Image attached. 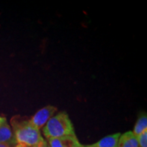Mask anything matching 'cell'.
<instances>
[{
	"mask_svg": "<svg viewBox=\"0 0 147 147\" xmlns=\"http://www.w3.org/2000/svg\"><path fill=\"white\" fill-rule=\"evenodd\" d=\"M11 125L17 144L32 147L44 140L39 129L31 123L29 119H22L20 117H14L11 119Z\"/></svg>",
	"mask_w": 147,
	"mask_h": 147,
	"instance_id": "6da1fadb",
	"label": "cell"
},
{
	"mask_svg": "<svg viewBox=\"0 0 147 147\" xmlns=\"http://www.w3.org/2000/svg\"><path fill=\"white\" fill-rule=\"evenodd\" d=\"M42 132L47 140L76 135L72 122L66 112H61L51 117L42 128Z\"/></svg>",
	"mask_w": 147,
	"mask_h": 147,
	"instance_id": "7a4b0ae2",
	"label": "cell"
},
{
	"mask_svg": "<svg viewBox=\"0 0 147 147\" xmlns=\"http://www.w3.org/2000/svg\"><path fill=\"white\" fill-rule=\"evenodd\" d=\"M57 108L53 106H47L38 110L33 117L29 119L31 123L38 129H41L48 122L51 117L56 113Z\"/></svg>",
	"mask_w": 147,
	"mask_h": 147,
	"instance_id": "3957f363",
	"label": "cell"
},
{
	"mask_svg": "<svg viewBox=\"0 0 147 147\" xmlns=\"http://www.w3.org/2000/svg\"><path fill=\"white\" fill-rule=\"evenodd\" d=\"M0 142L15 146L17 144L12 128L4 116H0Z\"/></svg>",
	"mask_w": 147,
	"mask_h": 147,
	"instance_id": "277c9868",
	"label": "cell"
},
{
	"mask_svg": "<svg viewBox=\"0 0 147 147\" xmlns=\"http://www.w3.org/2000/svg\"><path fill=\"white\" fill-rule=\"evenodd\" d=\"M49 147H84L76 136H65L48 140Z\"/></svg>",
	"mask_w": 147,
	"mask_h": 147,
	"instance_id": "5b68a950",
	"label": "cell"
},
{
	"mask_svg": "<svg viewBox=\"0 0 147 147\" xmlns=\"http://www.w3.org/2000/svg\"><path fill=\"white\" fill-rule=\"evenodd\" d=\"M121 133H116L103 138L94 144L85 145L84 147H118Z\"/></svg>",
	"mask_w": 147,
	"mask_h": 147,
	"instance_id": "8992f818",
	"label": "cell"
},
{
	"mask_svg": "<svg viewBox=\"0 0 147 147\" xmlns=\"http://www.w3.org/2000/svg\"><path fill=\"white\" fill-rule=\"evenodd\" d=\"M118 147H139L138 137L131 131L125 132L119 138Z\"/></svg>",
	"mask_w": 147,
	"mask_h": 147,
	"instance_id": "52a82bcc",
	"label": "cell"
},
{
	"mask_svg": "<svg viewBox=\"0 0 147 147\" xmlns=\"http://www.w3.org/2000/svg\"><path fill=\"white\" fill-rule=\"evenodd\" d=\"M147 130V117L146 114H142L140 117L138 119V120L134 125L133 134L136 136L138 137L140 135L142 132Z\"/></svg>",
	"mask_w": 147,
	"mask_h": 147,
	"instance_id": "ba28073f",
	"label": "cell"
},
{
	"mask_svg": "<svg viewBox=\"0 0 147 147\" xmlns=\"http://www.w3.org/2000/svg\"><path fill=\"white\" fill-rule=\"evenodd\" d=\"M139 147H147V130L138 136Z\"/></svg>",
	"mask_w": 147,
	"mask_h": 147,
	"instance_id": "9c48e42d",
	"label": "cell"
},
{
	"mask_svg": "<svg viewBox=\"0 0 147 147\" xmlns=\"http://www.w3.org/2000/svg\"><path fill=\"white\" fill-rule=\"evenodd\" d=\"M48 144L47 142H46L45 140H43L42 141V142H40V143H38V144L35 145L34 146H32V147H48Z\"/></svg>",
	"mask_w": 147,
	"mask_h": 147,
	"instance_id": "30bf717a",
	"label": "cell"
},
{
	"mask_svg": "<svg viewBox=\"0 0 147 147\" xmlns=\"http://www.w3.org/2000/svg\"><path fill=\"white\" fill-rule=\"evenodd\" d=\"M0 147H14L12 145L6 144V143H2V142H0Z\"/></svg>",
	"mask_w": 147,
	"mask_h": 147,
	"instance_id": "8fae6325",
	"label": "cell"
},
{
	"mask_svg": "<svg viewBox=\"0 0 147 147\" xmlns=\"http://www.w3.org/2000/svg\"><path fill=\"white\" fill-rule=\"evenodd\" d=\"M14 147H27V146H25V145H24V144H18H18H16V146H14Z\"/></svg>",
	"mask_w": 147,
	"mask_h": 147,
	"instance_id": "7c38bea8",
	"label": "cell"
},
{
	"mask_svg": "<svg viewBox=\"0 0 147 147\" xmlns=\"http://www.w3.org/2000/svg\"><path fill=\"white\" fill-rule=\"evenodd\" d=\"M48 147H49V146H48Z\"/></svg>",
	"mask_w": 147,
	"mask_h": 147,
	"instance_id": "4fadbf2b",
	"label": "cell"
}]
</instances>
